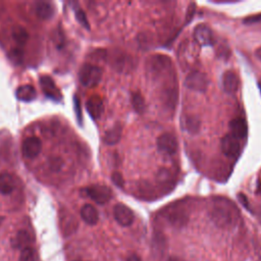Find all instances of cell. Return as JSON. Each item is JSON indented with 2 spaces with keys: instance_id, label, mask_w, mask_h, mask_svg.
Returning <instances> with one entry per match:
<instances>
[{
  "instance_id": "cell-11",
  "label": "cell",
  "mask_w": 261,
  "mask_h": 261,
  "mask_svg": "<svg viewBox=\"0 0 261 261\" xmlns=\"http://www.w3.org/2000/svg\"><path fill=\"white\" fill-rule=\"evenodd\" d=\"M166 219L175 227H183L188 221V215L183 207L175 205L168 208L166 211Z\"/></svg>"
},
{
  "instance_id": "cell-13",
  "label": "cell",
  "mask_w": 261,
  "mask_h": 261,
  "mask_svg": "<svg viewBox=\"0 0 261 261\" xmlns=\"http://www.w3.org/2000/svg\"><path fill=\"white\" fill-rule=\"evenodd\" d=\"M221 85L222 89L225 93L228 94H234L238 91L240 80L238 75L233 71H227L221 78Z\"/></svg>"
},
{
  "instance_id": "cell-37",
  "label": "cell",
  "mask_w": 261,
  "mask_h": 261,
  "mask_svg": "<svg viewBox=\"0 0 261 261\" xmlns=\"http://www.w3.org/2000/svg\"><path fill=\"white\" fill-rule=\"evenodd\" d=\"M167 261H180V260L177 258H169Z\"/></svg>"
},
{
  "instance_id": "cell-3",
  "label": "cell",
  "mask_w": 261,
  "mask_h": 261,
  "mask_svg": "<svg viewBox=\"0 0 261 261\" xmlns=\"http://www.w3.org/2000/svg\"><path fill=\"white\" fill-rule=\"evenodd\" d=\"M79 79L83 86L87 88H93L102 79V69L97 65L85 63L80 69Z\"/></svg>"
},
{
  "instance_id": "cell-36",
  "label": "cell",
  "mask_w": 261,
  "mask_h": 261,
  "mask_svg": "<svg viewBox=\"0 0 261 261\" xmlns=\"http://www.w3.org/2000/svg\"><path fill=\"white\" fill-rule=\"evenodd\" d=\"M258 218H259V221L261 222V206L259 207V209H258Z\"/></svg>"
},
{
  "instance_id": "cell-4",
  "label": "cell",
  "mask_w": 261,
  "mask_h": 261,
  "mask_svg": "<svg viewBox=\"0 0 261 261\" xmlns=\"http://www.w3.org/2000/svg\"><path fill=\"white\" fill-rule=\"evenodd\" d=\"M185 86L192 91L204 93L207 91L208 86H209V80L204 73L194 71L186 77Z\"/></svg>"
},
{
  "instance_id": "cell-26",
  "label": "cell",
  "mask_w": 261,
  "mask_h": 261,
  "mask_svg": "<svg viewBox=\"0 0 261 261\" xmlns=\"http://www.w3.org/2000/svg\"><path fill=\"white\" fill-rule=\"evenodd\" d=\"M20 261H39L38 253L32 247H28L22 250L20 255Z\"/></svg>"
},
{
  "instance_id": "cell-5",
  "label": "cell",
  "mask_w": 261,
  "mask_h": 261,
  "mask_svg": "<svg viewBox=\"0 0 261 261\" xmlns=\"http://www.w3.org/2000/svg\"><path fill=\"white\" fill-rule=\"evenodd\" d=\"M86 194L97 204H106L112 198V191L105 185H91L86 188Z\"/></svg>"
},
{
  "instance_id": "cell-6",
  "label": "cell",
  "mask_w": 261,
  "mask_h": 261,
  "mask_svg": "<svg viewBox=\"0 0 261 261\" xmlns=\"http://www.w3.org/2000/svg\"><path fill=\"white\" fill-rule=\"evenodd\" d=\"M156 144H157L158 151L167 155L175 154L179 146L177 138L170 133H164L160 135L157 138V142H156Z\"/></svg>"
},
{
  "instance_id": "cell-39",
  "label": "cell",
  "mask_w": 261,
  "mask_h": 261,
  "mask_svg": "<svg viewBox=\"0 0 261 261\" xmlns=\"http://www.w3.org/2000/svg\"><path fill=\"white\" fill-rule=\"evenodd\" d=\"M258 87H259V89H260V91H261V79H260L259 82H258Z\"/></svg>"
},
{
  "instance_id": "cell-21",
  "label": "cell",
  "mask_w": 261,
  "mask_h": 261,
  "mask_svg": "<svg viewBox=\"0 0 261 261\" xmlns=\"http://www.w3.org/2000/svg\"><path fill=\"white\" fill-rule=\"evenodd\" d=\"M31 244H32V238L30 234L25 230H21L17 232L14 239L12 240V246L15 249L24 250L28 247H31Z\"/></svg>"
},
{
  "instance_id": "cell-30",
  "label": "cell",
  "mask_w": 261,
  "mask_h": 261,
  "mask_svg": "<svg viewBox=\"0 0 261 261\" xmlns=\"http://www.w3.org/2000/svg\"><path fill=\"white\" fill-rule=\"evenodd\" d=\"M74 104H75V110H76V114H77V118L78 120L82 121V111H81V105H80V100L78 99L77 96H75L74 99Z\"/></svg>"
},
{
  "instance_id": "cell-7",
  "label": "cell",
  "mask_w": 261,
  "mask_h": 261,
  "mask_svg": "<svg viewBox=\"0 0 261 261\" xmlns=\"http://www.w3.org/2000/svg\"><path fill=\"white\" fill-rule=\"evenodd\" d=\"M220 148H221L222 153L227 156V157L234 158V157H237L240 153L241 144H240L239 139L235 138L231 134H228L221 139Z\"/></svg>"
},
{
  "instance_id": "cell-16",
  "label": "cell",
  "mask_w": 261,
  "mask_h": 261,
  "mask_svg": "<svg viewBox=\"0 0 261 261\" xmlns=\"http://www.w3.org/2000/svg\"><path fill=\"white\" fill-rule=\"evenodd\" d=\"M87 111L94 119H98L103 112V102L99 96H92L86 102Z\"/></svg>"
},
{
  "instance_id": "cell-19",
  "label": "cell",
  "mask_w": 261,
  "mask_h": 261,
  "mask_svg": "<svg viewBox=\"0 0 261 261\" xmlns=\"http://www.w3.org/2000/svg\"><path fill=\"white\" fill-rule=\"evenodd\" d=\"M182 129L189 134H197L201 128V123L197 116L185 115L182 118Z\"/></svg>"
},
{
  "instance_id": "cell-38",
  "label": "cell",
  "mask_w": 261,
  "mask_h": 261,
  "mask_svg": "<svg viewBox=\"0 0 261 261\" xmlns=\"http://www.w3.org/2000/svg\"><path fill=\"white\" fill-rule=\"evenodd\" d=\"M3 220H4V217L3 216H0V225H1V223L3 222Z\"/></svg>"
},
{
  "instance_id": "cell-9",
  "label": "cell",
  "mask_w": 261,
  "mask_h": 261,
  "mask_svg": "<svg viewBox=\"0 0 261 261\" xmlns=\"http://www.w3.org/2000/svg\"><path fill=\"white\" fill-rule=\"evenodd\" d=\"M113 215L115 220L121 227H130L134 222L135 216L132 209L125 204H116L113 208Z\"/></svg>"
},
{
  "instance_id": "cell-31",
  "label": "cell",
  "mask_w": 261,
  "mask_h": 261,
  "mask_svg": "<svg viewBox=\"0 0 261 261\" xmlns=\"http://www.w3.org/2000/svg\"><path fill=\"white\" fill-rule=\"evenodd\" d=\"M245 24H255L258 22H261V14H257V15H252V16H248L246 19L243 21Z\"/></svg>"
},
{
  "instance_id": "cell-18",
  "label": "cell",
  "mask_w": 261,
  "mask_h": 261,
  "mask_svg": "<svg viewBox=\"0 0 261 261\" xmlns=\"http://www.w3.org/2000/svg\"><path fill=\"white\" fill-rule=\"evenodd\" d=\"M15 189V180L8 172L0 173V194L9 195Z\"/></svg>"
},
{
  "instance_id": "cell-14",
  "label": "cell",
  "mask_w": 261,
  "mask_h": 261,
  "mask_svg": "<svg viewBox=\"0 0 261 261\" xmlns=\"http://www.w3.org/2000/svg\"><path fill=\"white\" fill-rule=\"evenodd\" d=\"M40 86L45 95L51 99H60L61 94L56 87L54 81L48 76H42L40 78Z\"/></svg>"
},
{
  "instance_id": "cell-28",
  "label": "cell",
  "mask_w": 261,
  "mask_h": 261,
  "mask_svg": "<svg viewBox=\"0 0 261 261\" xmlns=\"http://www.w3.org/2000/svg\"><path fill=\"white\" fill-rule=\"evenodd\" d=\"M63 166V161L59 157H52L49 160V167L53 171H59Z\"/></svg>"
},
{
  "instance_id": "cell-12",
  "label": "cell",
  "mask_w": 261,
  "mask_h": 261,
  "mask_svg": "<svg viewBox=\"0 0 261 261\" xmlns=\"http://www.w3.org/2000/svg\"><path fill=\"white\" fill-rule=\"evenodd\" d=\"M111 66L117 72H126L129 67H132L131 58L123 51H115L110 57Z\"/></svg>"
},
{
  "instance_id": "cell-17",
  "label": "cell",
  "mask_w": 261,
  "mask_h": 261,
  "mask_svg": "<svg viewBox=\"0 0 261 261\" xmlns=\"http://www.w3.org/2000/svg\"><path fill=\"white\" fill-rule=\"evenodd\" d=\"M81 217L87 224L90 225H95L99 220L98 211L91 204H85L81 208Z\"/></svg>"
},
{
  "instance_id": "cell-27",
  "label": "cell",
  "mask_w": 261,
  "mask_h": 261,
  "mask_svg": "<svg viewBox=\"0 0 261 261\" xmlns=\"http://www.w3.org/2000/svg\"><path fill=\"white\" fill-rule=\"evenodd\" d=\"M75 12H76V19H77V21L84 28H86L87 30H89L90 29L89 22H88V20H87V16H86V13L84 12V10H82L80 7H76L75 8Z\"/></svg>"
},
{
  "instance_id": "cell-15",
  "label": "cell",
  "mask_w": 261,
  "mask_h": 261,
  "mask_svg": "<svg viewBox=\"0 0 261 261\" xmlns=\"http://www.w3.org/2000/svg\"><path fill=\"white\" fill-rule=\"evenodd\" d=\"M230 131L231 135H233L237 139H244L248 135V126L245 119L241 117H237L231 120L230 123Z\"/></svg>"
},
{
  "instance_id": "cell-22",
  "label": "cell",
  "mask_w": 261,
  "mask_h": 261,
  "mask_svg": "<svg viewBox=\"0 0 261 261\" xmlns=\"http://www.w3.org/2000/svg\"><path fill=\"white\" fill-rule=\"evenodd\" d=\"M121 134H123V127L119 124H116L105 133L103 140L107 145H115L120 141Z\"/></svg>"
},
{
  "instance_id": "cell-29",
  "label": "cell",
  "mask_w": 261,
  "mask_h": 261,
  "mask_svg": "<svg viewBox=\"0 0 261 261\" xmlns=\"http://www.w3.org/2000/svg\"><path fill=\"white\" fill-rule=\"evenodd\" d=\"M111 180H112L113 184L115 186H117L118 188H123L124 187V179H123V176H121L118 171H115V172L112 173V175H111Z\"/></svg>"
},
{
  "instance_id": "cell-8",
  "label": "cell",
  "mask_w": 261,
  "mask_h": 261,
  "mask_svg": "<svg viewBox=\"0 0 261 261\" xmlns=\"http://www.w3.org/2000/svg\"><path fill=\"white\" fill-rule=\"evenodd\" d=\"M42 150V142L38 137H29L22 144V153L26 158L37 157Z\"/></svg>"
},
{
  "instance_id": "cell-34",
  "label": "cell",
  "mask_w": 261,
  "mask_h": 261,
  "mask_svg": "<svg viewBox=\"0 0 261 261\" xmlns=\"http://www.w3.org/2000/svg\"><path fill=\"white\" fill-rule=\"evenodd\" d=\"M127 261H142V260H141V258L139 257L138 255H136V254H132V255H130V256L128 257Z\"/></svg>"
},
{
  "instance_id": "cell-1",
  "label": "cell",
  "mask_w": 261,
  "mask_h": 261,
  "mask_svg": "<svg viewBox=\"0 0 261 261\" xmlns=\"http://www.w3.org/2000/svg\"><path fill=\"white\" fill-rule=\"evenodd\" d=\"M209 216L218 228L231 229L237 224L240 213L237 206L229 199L217 197L211 202Z\"/></svg>"
},
{
  "instance_id": "cell-32",
  "label": "cell",
  "mask_w": 261,
  "mask_h": 261,
  "mask_svg": "<svg viewBox=\"0 0 261 261\" xmlns=\"http://www.w3.org/2000/svg\"><path fill=\"white\" fill-rule=\"evenodd\" d=\"M238 199L240 200L241 204H242L243 206H244L247 210H250L249 202H248V200H247V198H246V196H245L244 194H239V195H238Z\"/></svg>"
},
{
  "instance_id": "cell-25",
  "label": "cell",
  "mask_w": 261,
  "mask_h": 261,
  "mask_svg": "<svg viewBox=\"0 0 261 261\" xmlns=\"http://www.w3.org/2000/svg\"><path fill=\"white\" fill-rule=\"evenodd\" d=\"M132 104H133L134 109L139 114H142V113L145 112V110H146V103H145V100H144L143 96L140 93L134 92L132 94Z\"/></svg>"
},
{
  "instance_id": "cell-24",
  "label": "cell",
  "mask_w": 261,
  "mask_h": 261,
  "mask_svg": "<svg viewBox=\"0 0 261 261\" xmlns=\"http://www.w3.org/2000/svg\"><path fill=\"white\" fill-rule=\"evenodd\" d=\"M36 13L41 20H49L54 14V8L51 3L38 2L36 6Z\"/></svg>"
},
{
  "instance_id": "cell-20",
  "label": "cell",
  "mask_w": 261,
  "mask_h": 261,
  "mask_svg": "<svg viewBox=\"0 0 261 261\" xmlns=\"http://www.w3.org/2000/svg\"><path fill=\"white\" fill-rule=\"evenodd\" d=\"M15 96L21 101L30 102L36 99L37 91L32 85H23L16 89Z\"/></svg>"
},
{
  "instance_id": "cell-10",
  "label": "cell",
  "mask_w": 261,
  "mask_h": 261,
  "mask_svg": "<svg viewBox=\"0 0 261 261\" xmlns=\"http://www.w3.org/2000/svg\"><path fill=\"white\" fill-rule=\"evenodd\" d=\"M193 36L195 41L201 46H212L215 41L211 29L204 24L198 25L194 29Z\"/></svg>"
},
{
  "instance_id": "cell-2",
  "label": "cell",
  "mask_w": 261,
  "mask_h": 261,
  "mask_svg": "<svg viewBox=\"0 0 261 261\" xmlns=\"http://www.w3.org/2000/svg\"><path fill=\"white\" fill-rule=\"evenodd\" d=\"M146 65L148 74L151 75V77L158 78L162 75L168 74V72L171 69L172 62L166 55L156 54L148 58Z\"/></svg>"
},
{
  "instance_id": "cell-35",
  "label": "cell",
  "mask_w": 261,
  "mask_h": 261,
  "mask_svg": "<svg viewBox=\"0 0 261 261\" xmlns=\"http://www.w3.org/2000/svg\"><path fill=\"white\" fill-rule=\"evenodd\" d=\"M255 55H256V57L261 61V47H259V48L256 50Z\"/></svg>"
},
{
  "instance_id": "cell-33",
  "label": "cell",
  "mask_w": 261,
  "mask_h": 261,
  "mask_svg": "<svg viewBox=\"0 0 261 261\" xmlns=\"http://www.w3.org/2000/svg\"><path fill=\"white\" fill-rule=\"evenodd\" d=\"M195 12V5L194 4H191L189 9H188V13H187V22L191 21L193 19V15Z\"/></svg>"
},
{
  "instance_id": "cell-23",
  "label": "cell",
  "mask_w": 261,
  "mask_h": 261,
  "mask_svg": "<svg viewBox=\"0 0 261 261\" xmlns=\"http://www.w3.org/2000/svg\"><path fill=\"white\" fill-rule=\"evenodd\" d=\"M11 35H12V38L14 42L20 46H24L27 43L28 38H29V34L27 30L23 28L22 26H14L12 28Z\"/></svg>"
}]
</instances>
